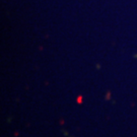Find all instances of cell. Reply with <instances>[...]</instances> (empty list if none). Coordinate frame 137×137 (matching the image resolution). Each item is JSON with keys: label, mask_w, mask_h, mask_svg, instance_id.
Segmentation results:
<instances>
[]
</instances>
